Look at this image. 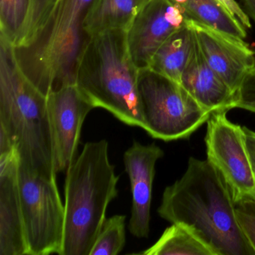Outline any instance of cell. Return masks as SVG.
<instances>
[{"instance_id": "6da1fadb", "label": "cell", "mask_w": 255, "mask_h": 255, "mask_svg": "<svg viewBox=\"0 0 255 255\" xmlns=\"http://www.w3.org/2000/svg\"><path fill=\"white\" fill-rule=\"evenodd\" d=\"M157 212L192 233L214 255H255L237 221L231 189L208 159L189 158L184 174L164 190Z\"/></svg>"}, {"instance_id": "7a4b0ae2", "label": "cell", "mask_w": 255, "mask_h": 255, "mask_svg": "<svg viewBox=\"0 0 255 255\" xmlns=\"http://www.w3.org/2000/svg\"><path fill=\"white\" fill-rule=\"evenodd\" d=\"M0 132L17 149L20 165L56 178L47 98L23 74L14 46L0 35Z\"/></svg>"}, {"instance_id": "3957f363", "label": "cell", "mask_w": 255, "mask_h": 255, "mask_svg": "<svg viewBox=\"0 0 255 255\" xmlns=\"http://www.w3.org/2000/svg\"><path fill=\"white\" fill-rule=\"evenodd\" d=\"M96 0H57L26 45L14 47L23 74L47 96L75 84L80 57L91 37L85 28Z\"/></svg>"}, {"instance_id": "277c9868", "label": "cell", "mask_w": 255, "mask_h": 255, "mask_svg": "<svg viewBox=\"0 0 255 255\" xmlns=\"http://www.w3.org/2000/svg\"><path fill=\"white\" fill-rule=\"evenodd\" d=\"M119 177L109 158L107 140L86 143L67 170L65 224L62 255H89L118 196Z\"/></svg>"}, {"instance_id": "5b68a950", "label": "cell", "mask_w": 255, "mask_h": 255, "mask_svg": "<svg viewBox=\"0 0 255 255\" xmlns=\"http://www.w3.org/2000/svg\"><path fill=\"white\" fill-rule=\"evenodd\" d=\"M138 70L129 52L128 31L110 29L91 36L77 65L75 84L95 108L143 129Z\"/></svg>"}, {"instance_id": "8992f818", "label": "cell", "mask_w": 255, "mask_h": 255, "mask_svg": "<svg viewBox=\"0 0 255 255\" xmlns=\"http://www.w3.org/2000/svg\"><path fill=\"white\" fill-rule=\"evenodd\" d=\"M138 93L143 129L165 141L189 138L207 122L203 109L180 83L150 68L138 70Z\"/></svg>"}, {"instance_id": "52a82bcc", "label": "cell", "mask_w": 255, "mask_h": 255, "mask_svg": "<svg viewBox=\"0 0 255 255\" xmlns=\"http://www.w3.org/2000/svg\"><path fill=\"white\" fill-rule=\"evenodd\" d=\"M19 186L28 255H62L65 210L56 178H46L20 165Z\"/></svg>"}, {"instance_id": "ba28073f", "label": "cell", "mask_w": 255, "mask_h": 255, "mask_svg": "<svg viewBox=\"0 0 255 255\" xmlns=\"http://www.w3.org/2000/svg\"><path fill=\"white\" fill-rule=\"evenodd\" d=\"M207 159L220 172L234 200L255 195V176L243 127L232 123L226 112L212 113L205 136Z\"/></svg>"}, {"instance_id": "9c48e42d", "label": "cell", "mask_w": 255, "mask_h": 255, "mask_svg": "<svg viewBox=\"0 0 255 255\" xmlns=\"http://www.w3.org/2000/svg\"><path fill=\"white\" fill-rule=\"evenodd\" d=\"M47 98L56 169L62 172L74 162L83 122L95 107L76 84L53 91Z\"/></svg>"}, {"instance_id": "30bf717a", "label": "cell", "mask_w": 255, "mask_h": 255, "mask_svg": "<svg viewBox=\"0 0 255 255\" xmlns=\"http://www.w3.org/2000/svg\"><path fill=\"white\" fill-rule=\"evenodd\" d=\"M186 22L183 10L169 0H150L128 30L129 52L137 68H149L156 50Z\"/></svg>"}, {"instance_id": "8fae6325", "label": "cell", "mask_w": 255, "mask_h": 255, "mask_svg": "<svg viewBox=\"0 0 255 255\" xmlns=\"http://www.w3.org/2000/svg\"><path fill=\"white\" fill-rule=\"evenodd\" d=\"M188 21L204 59L236 95L245 77L255 68V50L243 38Z\"/></svg>"}, {"instance_id": "7c38bea8", "label": "cell", "mask_w": 255, "mask_h": 255, "mask_svg": "<svg viewBox=\"0 0 255 255\" xmlns=\"http://www.w3.org/2000/svg\"><path fill=\"white\" fill-rule=\"evenodd\" d=\"M20 157L0 147V255H28L19 186Z\"/></svg>"}, {"instance_id": "4fadbf2b", "label": "cell", "mask_w": 255, "mask_h": 255, "mask_svg": "<svg viewBox=\"0 0 255 255\" xmlns=\"http://www.w3.org/2000/svg\"><path fill=\"white\" fill-rule=\"evenodd\" d=\"M164 152L155 143L144 145L133 141L124 154L125 171L132 193L129 231L137 238H147L150 233V207L155 168Z\"/></svg>"}, {"instance_id": "5bb4252c", "label": "cell", "mask_w": 255, "mask_h": 255, "mask_svg": "<svg viewBox=\"0 0 255 255\" xmlns=\"http://www.w3.org/2000/svg\"><path fill=\"white\" fill-rule=\"evenodd\" d=\"M180 84L198 104L210 113L234 109L235 94L210 68L198 42L182 73Z\"/></svg>"}, {"instance_id": "9a60e30c", "label": "cell", "mask_w": 255, "mask_h": 255, "mask_svg": "<svg viewBox=\"0 0 255 255\" xmlns=\"http://www.w3.org/2000/svg\"><path fill=\"white\" fill-rule=\"evenodd\" d=\"M196 43L195 32L189 21L171 35L152 58L149 68L180 83L182 73Z\"/></svg>"}, {"instance_id": "2e32d148", "label": "cell", "mask_w": 255, "mask_h": 255, "mask_svg": "<svg viewBox=\"0 0 255 255\" xmlns=\"http://www.w3.org/2000/svg\"><path fill=\"white\" fill-rule=\"evenodd\" d=\"M150 0H96L86 20L89 36L110 30L128 31L137 14Z\"/></svg>"}, {"instance_id": "e0dca14e", "label": "cell", "mask_w": 255, "mask_h": 255, "mask_svg": "<svg viewBox=\"0 0 255 255\" xmlns=\"http://www.w3.org/2000/svg\"><path fill=\"white\" fill-rule=\"evenodd\" d=\"M181 8L186 20L243 39L247 35L246 29L240 20L217 0H188Z\"/></svg>"}, {"instance_id": "ac0fdd59", "label": "cell", "mask_w": 255, "mask_h": 255, "mask_svg": "<svg viewBox=\"0 0 255 255\" xmlns=\"http://www.w3.org/2000/svg\"><path fill=\"white\" fill-rule=\"evenodd\" d=\"M143 255H214L213 252L184 227L172 224L159 240L148 249L138 252Z\"/></svg>"}, {"instance_id": "d6986e66", "label": "cell", "mask_w": 255, "mask_h": 255, "mask_svg": "<svg viewBox=\"0 0 255 255\" xmlns=\"http://www.w3.org/2000/svg\"><path fill=\"white\" fill-rule=\"evenodd\" d=\"M126 244V216L106 219L89 255H118Z\"/></svg>"}, {"instance_id": "ffe728a7", "label": "cell", "mask_w": 255, "mask_h": 255, "mask_svg": "<svg viewBox=\"0 0 255 255\" xmlns=\"http://www.w3.org/2000/svg\"><path fill=\"white\" fill-rule=\"evenodd\" d=\"M29 6L30 0H0V35L13 46L23 32Z\"/></svg>"}, {"instance_id": "44dd1931", "label": "cell", "mask_w": 255, "mask_h": 255, "mask_svg": "<svg viewBox=\"0 0 255 255\" xmlns=\"http://www.w3.org/2000/svg\"><path fill=\"white\" fill-rule=\"evenodd\" d=\"M57 0H30L29 14L23 32L14 47L26 45L45 21Z\"/></svg>"}, {"instance_id": "7402d4cb", "label": "cell", "mask_w": 255, "mask_h": 255, "mask_svg": "<svg viewBox=\"0 0 255 255\" xmlns=\"http://www.w3.org/2000/svg\"><path fill=\"white\" fill-rule=\"evenodd\" d=\"M234 207L240 228L255 252V195L237 198Z\"/></svg>"}, {"instance_id": "603a6c76", "label": "cell", "mask_w": 255, "mask_h": 255, "mask_svg": "<svg viewBox=\"0 0 255 255\" xmlns=\"http://www.w3.org/2000/svg\"><path fill=\"white\" fill-rule=\"evenodd\" d=\"M234 108L255 113V68L245 77L236 93Z\"/></svg>"}, {"instance_id": "cb8c5ba5", "label": "cell", "mask_w": 255, "mask_h": 255, "mask_svg": "<svg viewBox=\"0 0 255 255\" xmlns=\"http://www.w3.org/2000/svg\"><path fill=\"white\" fill-rule=\"evenodd\" d=\"M217 1L219 3L222 4L237 20H240V23L246 29H250L252 27L250 17L244 11V9L237 3V1L235 0H217Z\"/></svg>"}, {"instance_id": "d4e9b609", "label": "cell", "mask_w": 255, "mask_h": 255, "mask_svg": "<svg viewBox=\"0 0 255 255\" xmlns=\"http://www.w3.org/2000/svg\"><path fill=\"white\" fill-rule=\"evenodd\" d=\"M243 129L246 133V147L255 176V132L246 127H243Z\"/></svg>"}, {"instance_id": "484cf974", "label": "cell", "mask_w": 255, "mask_h": 255, "mask_svg": "<svg viewBox=\"0 0 255 255\" xmlns=\"http://www.w3.org/2000/svg\"><path fill=\"white\" fill-rule=\"evenodd\" d=\"M243 9L247 13L250 18L255 22V0H241Z\"/></svg>"}]
</instances>
